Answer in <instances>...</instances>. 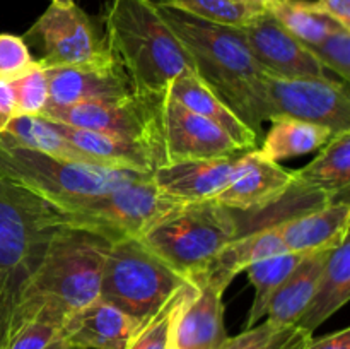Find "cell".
I'll return each mask as SVG.
<instances>
[{"mask_svg": "<svg viewBox=\"0 0 350 349\" xmlns=\"http://www.w3.org/2000/svg\"><path fill=\"white\" fill-rule=\"evenodd\" d=\"M195 64V74L260 139L270 122L265 72L250 51L239 27L222 26L156 2Z\"/></svg>", "mask_w": 350, "mask_h": 349, "instance_id": "cell-1", "label": "cell"}, {"mask_svg": "<svg viewBox=\"0 0 350 349\" xmlns=\"http://www.w3.org/2000/svg\"><path fill=\"white\" fill-rule=\"evenodd\" d=\"M105 33L135 96L157 98L176 77L195 74L190 53L152 0H111Z\"/></svg>", "mask_w": 350, "mask_h": 349, "instance_id": "cell-2", "label": "cell"}, {"mask_svg": "<svg viewBox=\"0 0 350 349\" xmlns=\"http://www.w3.org/2000/svg\"><path fill=\"white\" fill-rule=\"evenodd\" d=\"M269 228L265 212L236 211L215 202L185 204L157 222L142 242L185 277H193L234 240Z\"/></svg>", "mask_w": 350, "mask_h": 349, "instance_id": "cell-3", "label": "cell"}, {"mask_svg": "<svg viewBox=\"0 0 350 349\" xmlns=\"http://www.w3.org/2000/svg\"><path fill=\"white\" fill-rule=\"evenodd\" d=\"M109 245L108 238L94 231L60 226L21 293L38 303L53 305L65 317L88 307L99 298Z\"/></svg>", "mask_w": 350, "mask_h": 349, "instance_id": "cell-4", "label": "cell"}, {"mask_svg": "<svg viewBox=\"0 0 350 349\" xmlns=\"http://www.w3.org/2000/svg\"><path fill=\"white\" fill-rule=\"evenodd\" d=\"M183 205L163 194L149 174L105 194L68 198L53 209L58 212L60 226L89 229L116 242L142 238L152 226Z\"/></svg>", "mask_w": 350, "mask_h": 349, "instance_id": "cell-5", "label": "cell"}, {"mask_svg": "<svg viewBox=\"0 0 350 349\" xmlns=\"http://www.w3.org/2000/svg\"><path fill=\"white\" fill-rule=\"evenodd\" d=\"M187 283L140 238H120L106 253L99 298L142 320Z\"/></svg>", "mask_w": 350, "mask_h": 349, "instance_id": "cell-6", "label": "cell"}, {"mask_svg": "<svg viewBox=\"0 0 350 349\" xmlns=\"http://www.w3.org/2000/svg\"><path fill=\"white\" fill-rule=\"evenodd\" d=\"M0 174L53 207L68 198L115 190L152 173L62 161L38 151L0 142Z\"/></svg>", "mask_w": 350, "mask_h": 349, "instance_id": "cell-7", "label": "cell"}, {"mask_svg": "<svg viewBox=\"0 0 350 349\" xmlns=\"http://www.w3.org/2000/svg\"><path fill=\"white\" fill-rule=\"evenodd\" d=\"M58 228V212L48 202L0 174L2 283H26Z\"/></svg>", "mask_w": 350, "mask_h": 349, "instance_id": "cell-8", "label": "cell"}, {"mask_svg": "<svg viewBox=\"0 0 350 349\" xmlns=\"http://www.w3.org/2000/svg\"><path fill=\"white\" fill-rule=\"evenodd\" d=\"M27 47L41 51L43 68L103 65L116 60L98 21L77 3H51L24 34Z\"/></svg>", "mask_w": 350, "mask_h": 349, "instance_id": "cell-9", "label": "cell"}, {"mask_svg": "<svg viewBox=\"0 0 350 349\" xmlns=\"http://www.w3.org/2000/svg\"><path fill=\"white\" fill-rule=\"evenodd\" d=\"M159 98V96H157ZM157 98L130 96L103 103H84L74 106H50L40 116L51 122L81 129L99 130L133 140L146 147L161 166L159 132H157Z\"/></svg>", "mask_w": 350, "mask_h": 349, "instance_id": "cell-10", "label": "cell"}, {"mask_svg": "<svg viewBox=\"0 0 350 349\" xmlns=\"http://www.w3.org/2000/svg\"><path fill=\"white\" fill-rule=\"evenodd\" d=\"M270 122L279 116L327 127L332 133L350 130V96L340 79H279L267 75Z\"/></svg>", "mask_w": 350, "mask_h": 349, "instance_id": "cell-11", "label": "cell"}, {"mask_svg": "<svg viewBox=\"0 0 350 349\" xmlns=\"http://www.w3.org/2000/svg\"><path fill=\"white\" fill-rule=\"evenodd\" d=\"M161 166L243 153L215 123L190 112L164 92L157 98Z\"/></svg>", "mask_w": 350, "mask_h": 349, "instance_id": "cell-12", "label": "cell"}, {"mask_svg": "<svg viewBox=\"0 0 350 349\" xmlns=\"http://www.w3.org/2000/svg\"><path fill=\"white\" fill-rule=\"evenodd\" d=\"M239 31L265 75L279 79H335L317 60L308 44L284 29L269 12L255 23L239 27Z\"/></svg>", "mask_w": 350, "mask_h": 349, "instance_id": "cell-13", "label": "cell"}, {"mask_svg": "<svg viewBox=\"0 0 350 349\" xmlns=\"http://www.w3.org/2000/svg\"><path fill=\"white\" fill-rule=\"evenodd\" d=\"M294 183L293 170L250 149L241 153L234 177L212 202L236 211H260L280 201Z\"/></svg>", "mask_w": 350, "mask_h": 349, "instance_id": "cell-14", "label": "cell"}, {"mask_svg": "<svg viewBox=\"0 0 350 349\" xmlns=\"http://www.w3.org/2000/svg\"><path fill=\"white\" fill-rule=\"evenodd\" d=\"M50 106L116 101L133 96L132 84L118 60L103 65L44 68Z\"/></svg>", "mask_w": 350, "mask_h": 349, "instance_id": "cell-15", "label": "cell"}, {"mask_svg": "<svg viewBox=\"0 0 350 349\" xmlns=\"http://www.w3.org/2000/svg\"><path fill=\"white\" fill-rule=\"evenodd\" d=\"M239 156L241 153L163 164L152 171V181L163 194L183 204L212 202L234 177Z\"/></svg>", "mask_w": 350, "mask_h": 349, "instance_id": "cell-16", "label": "cell"}, {"mask_svg": "<svg viewBox=\"0 0 350 349\" xmlns=\"http://www.w3.org/2000/svg\"><path fill=\"white\" fill-rule=\"evenodd\" d=\"M195 289L178 311L173 327L174 349H222L228 341L224 327V289L202 279H191Z\"/></svg>", "mask_w": 350, "mask_h": 349, "instance_id": "cell-17", "label": "cell"}, {"mask_svg": "<svg viewBox=\"0 0 350 349\" xmlns=\"http://www.w3.org/2000/svg\"><path fill=\"white\" fill-rule=\"evenodd\" d=\"M139 322L98 298L67 315L60 335L72 349H125Z\"/></svg>", "mask_w": 350, "mask_h": 349, "instance_id": "cell-18", "label": "cell"}, {"mask_svg": "<svg viewBox=\"0 0 350 349\" xmlns=\"http://www.w3.org/2000/svg\"><path fill=\"white\" fill-rule=\"evenodd\" d=\"M287 252L313 253L332 250L349 236V201H334L297 214L275 226Z\"/></svg>", "mask_w": 350, "mask_h": 349, "instance_id": "cell-19", "label": "cell"}, {"mask_svg": "<svg viewBox=\"0 0 350 349\" xmlns=\"http://www.w3.org/2000/svg\"><path fill=\"white\" fill-rule=\"evenodd\" d=\"M166 94L190 112L215 123L238 144L241 151L258 147L260 139L250 130V127L243 123L241 118L195 74H183L174 79L167 86Z\"/></svg>", "mask_w": 350, "mask_h": 349, "instance_id": "cell-20", "label": "cell"}, {"mask_svg": "<svg viewBox=\"0 0 350 349\" xmlns=\"http://www.w3.org/2000/svg\"><path fill=\"white\" fill-rule=\"evenodd\" d=\"M51 123L62 135L67 137L72 144L91 156L98 166L140 171V173H152L157 168L156 157L146 147L133 140L99 132V130L81 129V127H70L58 122Z\"/></svg>", "mask_w": 350, "mask_h": 349, "instance_id": "cell-21", "label": "cell"}, {"mask_svg": "<svg viewBox=\"0 0 350 349\" xmlns=\"http://www.w3.org/2000/svg\"><path fill=\"white\" fill-rule=\"evenodd\" d=\"M282 240L277 233L275 226L265 229H258L255 233L241 236L234 240L229 245H226L211 262L207 263L202 272L197 276L190 277L191 279H202L207 283L215 284L221 289H228L229 284L234 281V277L239 272L246 270V267L252 263L258 262L262 259L286 253Z\"/></svg>", "mask_w": 350, "mask_h": 349, "instance_id": "cell-22", "label": "cell"}, {"mask_svg": "<svg viewBox=\"0 0 350 349\" xmlns=\"http://www.w3.org/2000/svg\"><path fill=\"white\" fill-rule=\"evenodd\" d=\"M350 298V240L345 236L328 253L313 298L296 322V327L313 334L334 313H337Z\"/></svg>", "mask_w": 350, "mask_h": 349, "instance_id": "cell-23", "label": "cell"}, {"mask_svg": "<svg viewBox=\"0 0 350 349\" xmlns=\"http://www.w3.org/2000/svg\"><path fill=\"white\" fill-rule=\"evenodd\" d=\"M294 180L304 187L340 201L350 188V130L328 139L320 154L299 170H293Z\"/></svg>", "mask_w": 350, "mask_h": 349, "instance_id": "cell-24", "label": "cell"}, {"mask_svg": "<svg viewBox=\"0 0 350 349\" xmlns=\"http://www.w3.org/2000/svg\"><path fill=\"white\" fill-rule=\"evenodd\" d=\"M332 250L308 253L286 277L267 310V318L282 325H296L318 286L328 253Z\"/></svg>", "mask_w": 350, "mask_h": 349, "instance_id": "cell-25", "label": "cell"}, {"mask_svg": "<svg viewBox=\"0 0 350 349\" xmlns=\"http://www.w3.org/2000/svg\"><path fill=\"white\" fill-rule=\"evenodd\" d=\"M0 142L10 147H23V149L38 151L46 156L57 157L62 161H72V163L96 164L91 156L79 149L72 144L67 137L62 135L50 120L43 116L33 115H17L12 122L7 125L5 132L0 135Z\"/></svg>", "mask_w": 350, "mask_h": 349, "instance_id": "cell-26", "label": "cell"}, {"mask_svg": "<svg viewBox=\"0 0 350 349\" xmlns=\"http://www.w3.org/2000/svg\"><path fill=\"white\" fill-rule=\"evenodd\" d=\"M332 135L334 133L327 127L291 116H279L272 120V127L258 151L270 161L279 163L289 157L320 151Z\"/></svg>", "mask_w": 350, "mask_h": 349, "instance_id": "cell-27", "label": "cell"}, {"mask_svg": "<svg viewBox=\"0 0 350 349\" xmlns=\"http://www.w3.org/2000/svg\"><path fill=\"white\" fill-rule=\"evenodd\" d=\"M267 12L308 47L320 43L340 27L317 2L310 0H267Z\"/></svg>", "mask_w": 350, "mask_h": 349, "instance_id": "cell-28", "label": "cell"}, {"mask_svg": "<svg viewBox=\"0 0 350 349\" xmlns=\"http://www.w3.org/2000/svg\"><path fill=\"white\" fill-rule=\"evenodd\" d=\"M306 255L308 253L286 252L269 257V259H262L246 267L245 272L248 274L250 283L255 289V298H253L252 308H250L248 318H246V328L260 324V320L267 317V310H269L273 294Z\"/></svg>", "mask_w": 350, "mask_h": 349, "instance_id": "cell-29", "label": "cell"}, {"mask_svg": "<svg viewBox=\"0 0 350 349\" xmlns=\"http://www.w3.org/2000/svg\"><path fill=\"white\" fill-rule=\"evenodd\" d=\"M193 289V281L183 284L161 307L142 318L130 335L125 349H170L178 311Z\"/></svg>", "mask_w": 350, "mask_h": 349, "instance_id": "cell-30", "label": "cell"}, {"mask_svg": "<svg viewBox=\"0 0 350 349\" xmlns=\"http://www.w3.org/2000/svg\"><path fill=\"white\" fill-rule=\"evenodd\" d=\"M208 23L245 27L267 14V0H159Z\"/></svg>", "mask_w": 350, "mask_h": 349, "instance_id": "cell-31", "label": "cell"}, {"mask_svg": "<svg viewBox=\"0 0 350 349\" xmlns=\"http://www.w3.org/2000/svg\"><path fill=\"white\" fill-rule=\"evenodd\" d=\"M311 339L313 334L296 325H282L267 318L234 337H228L222 349H304Z\"/></svg>", "mask_w": 350, "mask_h": 349, "instance_id": "cell-32", "label": "cell"}, {"mask_svg": "<svg viewBox=\"0 0 350 349\" xmlns=\"http://www.w3.org/2000/svg\"><path fill=\"white\" fill-rule=\"evenodd\" d=\"M9 82L12 86L14 98H16L17 113L19 115L40 116L48 106V99H50L44 68L40 67V64L36 62V65L31 70Z\"/></svg>", "mask_w": 350, "mask_h": 349, "instance_id": "cell-33", "label": "cell"}, {"mask_svg": "<svg viewBox=\"0 0 350 349\" xmlns=\"http://www.w3.org/2000/svg\"><path fill=\"white\" fill-rule=\"evenodd\" d=\"M317 60L340 81L350 79V29L337 27L320 43L308 47Z\"/></svg>", "mask_w": 350, "mask_h": 349, "instance_id": "cell-34", "label": "cell"}, {"mask_svg": "<svg viewBox=\"0 0 350 349\" xmlns=\"http://www.w3.org/2000/svg\"><path fill=\"white\" fill-rule=\"evenodd\" d=\"M24 284L0 281V349L5 348L14 332L34 317V311L21 303V289Z\"/></svg>", "mask_w": 350, "mask_h": 349, "instance_id": "cell-35", "label": "cell"}, {"mask_svg": "<svg viewBox=\"0 0 350 349\" xmlns=\"http://www.w3.org/2000/svg\"><path fill=\"white\" fill-rule=\"evenodd\" d=\"M36 65L31 48L23 36L10 33L0 34V79L14 81Z\"/></svg>", "mask_w": 350, "mask_h": 349, "instance_id": "cell-36", "label": "cell"}, {"mask_svg": "<svg viewBox=\"0 0 350 349\" xmlns=\"http://www.w3.org/2000/svg\"><path fill=\"white\" fill-rule=\"evenodd\" d=\"M17 113L16 98H14L12 86L5 79H0V135L5 132L7 125L12 122Z\"/></svg>", "mask_w": 350, "mask_h": 349, "instance_id": "cell-37", "label": "cell"}, {"mask_svg": "<svg viewBox=\"0 0 350 349\" xmlns=\"http://www.w3.org/2000/svg\"><path fill=\"white\" fill-rule=\"evenodd\" d=\"M304 349H350V328L345 327L320 339H311Z\"/></svg>", "mask_w": 350, "mask_h": 349, "instance_id": "cell-38", "label": "cell"}, {"mask_svg": "<svg viewBox=\"0 0 350 349\" xmlns=\"http://www.w3.org/2000/svg\"><path fill=\"white\" fill-rule=\"evenodd\" d=\"M318 5L345 29H350V0H317Z\"/></svg>", "mask_w": 350, "mask_h": 349, "instance_id": "cell-39", "label": "cell"}, {"mask_svg": "<svg viewBox=\"0 0 350 349\" xmlns=\"http://www.w3.org/2000/svg\"><path fill=\"white\" fill-rule=\"evenodd\" d=\"M44 349H72V348H70V344H68V342L65 341L60 334H58L57 337H55L53 341H51Z\"/></svg>", "mask_w": 350, "mask_h": 349, "instance_id": "cell-40", "label": "cell"}, {"mask_svg": "<svg viewBox=\"0 0 350 349\" xmlns=\"http://www.w3.org/2000/svg\"><path fill=\"white\" fill-rule=\"evenodd\" d=\"M51 3H60V5H70L74 3V0H50Z\"/></svg>", "mask_w": 350, "mask_h": 349, "instance_id": "cell-41", "label": "cell"}, {"mask_svg": "<svg viewBox=\"0 0 350 349\" xmlns=\"http://www.w3.org/2000/svg\"><path fill=\"white\" fill-rule=\"evenodd\" d=\"M171 339H173V337H171ZM170 349H174V346H173V342H171V346H170Z\"/></svg>", "mask_w": 350, "mask_h": 349, "instance_id": "cell-42", "label": "cell"}]
</instances>
